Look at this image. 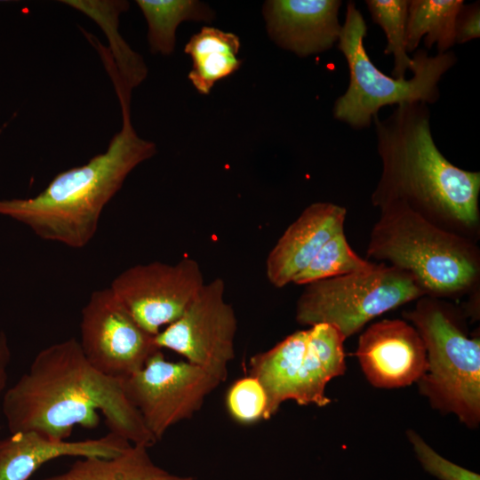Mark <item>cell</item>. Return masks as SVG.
Segmentation results:
<instances>
[{
  "instance_id": "obj_11",
  "label": "cell",
  "mask_w": 480,
  "mask_h": 480,
  "mask_svg": "<svg viewBox=\"0 0 480 480\" xmlns=\"http://www.w3.org/2000/svg\"><path fill=\"white\" fill-rule=\"evenodd\" d=\"M204 284L198 262L183 258L175 264L154 261L128 268L109 288L132 318L155 336L184 313Z\"/></svg>"
},
{
  "instance_id": "obj_22",
  "label": "cell",
  "mask_w": 480,
  "mask_h": 480,
  "mask_svg": "<svg viewBox=\"0 0 480 480\" xmlns=\"http://www.w3.org/2000/svg\"><path fill=\"white\" fill-rule=\"evenodd\" d=\"M372 20L385 33L387 46L384 53L393 55L392 77L404 79L413 68V60L406 50V24L408 0H367L365 1Z\"/></svg>"
},
{
  "instance_id": "obj_9",
  "label": "cell",
  "mask_w": 480,
  "mask_h": 480,
  "mask_svg": "<svg viewBox=\"0 0 480 480\" xmlns=\"http://www.w3.org/2000/svg\"><path fill=\"white\" fill-rule=\"evenodd\" d=\"M121 381L125 396L156 442L172 426L191 419L206 396L222 383L188 361L166 360L161 349L142 369Z\"/></svg>"
},
{
  "instance_id": "obj_27",
  "label": "cell",
  "mask_w": 480,
  "mask_h": 480,
  "mask_svg": "<svg viewBox=\"0 0 480 480\" xmlns=\"http://www.w3.org/2000/svg\"><path fill=\"white\" fill-rule=\"evenodd\" d=\"M11 360V350L6 335L0 332V395L3 393L7 382V369Z\"/></svg>"
},
{
  "instance_id": "obj_19",
  "label": "cell",
  "mask_w": 480,
  "mask_h": 480,
  "mask_svg": "<svg viewBox=\"0 0 480 480\" xmlns=\"http://www.w3.org/2000/svg\"><path fill=\"white\" fill-rule=\"evenodd\" d=\"M463 0H411L406 24V50L412 52L421 39L427 49L436 44L438 53L455 43V21Z\"/></svg>"
},
{
  "instance_id": "obj_10",
  "label": "cell",
  "mask_w": 480,
  "mask_h": 480,
  "mask_svg": "<svg viewBox=\"0 0 480 480\" xmlns=\"http://www.w3.org/2000/svg\"><path fill=\"white\" fill-rule=\"evenodd\" d=\"M224 293L221 278L205 283L184 313L154 336L159 349L180 354L221 382L226 380L228 364L235 357L237 329L235 310Z\"/></svg>"
},
{
  "instance_id": "obj_1",
  "label": "cell",
  "mask_w": 480,
  "mask_h": 480,
  "mask_svg": "<svg viewBox=\"0 0 480 480\" xmlns=\"http://www.w3.org/2000/svg\"><path fill=\"white\" fill-rule=\"evenodd\" d=\"M11 434L34 431L65 441L76 426L97 428L104 417L110 432L148 448L156 443L122 381L96 370L79 341L70 338L40 350L28 370L4 394Z\"/></svg>"
},
{
  "instance_id": "obj_13",
  "label": "cell",
  "mask_w": 480,
  "mask_h": 480,
  "mask_svg": "<svg viewBox=\"0 0 480 480\" xmlns=\"http://www.w3.org/2000/svg\"><path fill=\"white\" fill-rule=\"evenodd\" d=\"M356 356L368 381L380 388L417 382L428 366L420 335L401 319H384L370 325L359 337Z\"/></svg>"
},
{
  "instance_id": "obj_15",
  "label": "cell",
  "mask_w": 480,
  "mask_h": 480,
  "mask_svg": "<svg viewBox=\"0 0 480 480\" xmlns=\"http://www.w3.org/2000/svg\"><path fill=\"white\" fill-rule=\"evenodd\" d=\"M347 210L329 202L309 204L284 230L266 260V276L276 288L292 283L321 248L344 231Z\"/></svg>"
},
{
  "instance_id": "obj_6",
  "label": "cell",
  "mask_w": 480,
  "mask_h": 480,
  "mask_svg": "<svg viewBox=\"0 0 480 480\" xmlns=\"http://www.w3.org/2000/svg\"><path fill=\"white\" fill-rule=\"evenodd\" d=\"M420 335L428 366L417 381L433 408L453 413L468 428L480 421V340L470 338L453 309L425 295L404 314Z\"/></svg>"
},
{
  "instance_id": "obj_14",
  "label": "cell",
  "mask_w": 480,
  "mask_h": 480,
  "mask_svg": "<svg viewBox=\"0 0 480 480\" xmlns=\"http://www.w3.org/2000/svg\"><path fill=\"white\" fill-rule=\"evenodd\" d=\"M340 0H269L262 7L267 31L279 47L300 57L319 54L338 43Z\"/></svg>"
},
{
  "instance_id": "obj_26",
  "label": "cell",
  "mask_w": 480,
  "mask_h": 480,
  "mask_svg": "<svg viewBox=\"0 0 480 480\" xmlns=\"http://www.w3.org/2000/svg\"><path fill=\"white\" fill-rule=\"evenodd\" d=\"M480 37V4H463L455 21V43L464 44Z\"/></svg>"
},
{
  "instance_id": "obj_20",
  "label": "cell",
  "mask_w": 480,
  "mask_h": 480,
  "mask_svg": "<svg viewBox=\"0 0 480 480\" xmlns=\"http://www.w3.org/2000/svg\"><path fill=\"white\" fill-rule=\"evenodd\" d=\"M148 23V41L153 54L170 55L176 42V29L185 20L211 22L214 11L196 0H137Z\"/></svg>"
},
{
  "instance_id": "obj_12",
  "label": "cell",
  "mask_w": 480,
  "mask_h": 480,
  "mask_svg": "<svg viewBox=\"0 0 480 480\" xmlns=\"http://www.w3.org/2000/svg\"><path fill=\"white\" fill-rule=\"evenodd\" d=\"M78 341L96 370L119 380L142 369L159 350L154 336L132 318L109 287L94 291L83 308Z\"/></svg>"
},
{
  "instance_id": "obj_17",
  "label": "cell",
  "mask_w": 480,
  "mask_h": 480,
  "mask_svg": "<svg viewBox=\"0 0 480 480\" xmlns=\"http://www.w3.org/2000/svg\"><path fill=\"white\" fill-rule=\"evenodd\" d=\"M240 47L236 35L213 27H203L190 37L184 52L192 60L188 79L199 93L209 94L216 82L239 69Z\"/></svg>"
},
{
  "instance_id": "obj_3",
  "label": "cell",
  "mask_w": 480,
  "mask_h": 480,
  "mask_svg": "<svg viewBox=\"0 0 480 480\" xmlns=\"http://www.w3.org/2000/svg\"><path fill=\"white\" fill-rule=\"evenodd\" d=\"M116 92L123 125L107 151L57 174L36 196L0 200V215L27 225L44 240L72 248H82L92 239L103 209L129 173L156 153V144L140 138L132 124V91L118 86Z\"/></svg>"
},
{
  "instance_id": "obj_16",
  "label": "cell",
  "mask_w": 480,
  "mask_h": 480,
  "mask_svg": "<svg viewBox=\"0 0 480 480\" xmlns=\"http://www.w3.org/2000/svg\"><path fill=\"white\" fill-rule=\"evenodd\" d=\"M130 444L110 431L79 441H52L34 431L12 433L0 439V480H28L43 464L59 457H116Z\"/></svg>"
},
{
  "instance_id": "obj_23",
  "label": "cell",
  "mask_w": 480,
  "mask_h": 480,
  "mask_svg": "<svg viewBox=\"0 0 480 480\" xmlns=\"http://www.w3.org/2000/svg\"><path fill=\"white\" fill-rule=\"evenodd\" d=\"M374 264L359 257L348 244L344 231H341L325 243L292 283L306 285L318 280L364 271Z\"/></svg>"
},
{
  "instance_id": "obj_25",
  "label": "cell",
  "mask_w": 480,
  "mask_h": 480,
  "mask_svg": "<svg viewBox=\"0 0 480 480\" xmlns=\"http://www.w3.org/2000/svg\"><path fill=\"white\" fill-rule=\"evenodd\" d=\"M416 456L426 471L440 480H480V476L444 459L413 430L407 431Z\"/></svg>"
},
{
  "instance_id": "obj_18",
  "label": "cell",
  "mask_w": 480,
  "mask_h": 480,
  "mask_svg": "<svg viewBox=\"0 0 480 480\" xmlns=\"http://www.w3.org/2000/svg\"><path fill=\"white\" fill-rule=\"evenodd\" d=\"M43 480H194L172 474L151 460L148 447L131 444L116 457H84Z\"/></svg>"
},
{
  "instance_id": "obj_7",
  "label": "cell",
  "mask_w": 480,
  "mask_h": 480,
  "mask_svg": "<svg viewBox=\"0 0 480 480\" xmlns=\"http://www.w3.org/2000/svg\"><path fill=\"white\" fill-rule=\"evenodd\" d=\"M345 340L334 326L318 324L253 355L249 361V376L256 378L266 393L263 419H270L286 400L300 405L329 404L326 385L346 371Z\"/></svg>"
},
{
  "instance_id": "obj_2",
  "label": "cell",
  "mask_w": 480,
  "mask_h": 480,
  "mask_svg": "<svg viewBox=\"0 0 480 480\" xmlns=\"http://www.w3.org/2000/svg\"><path fill=\"white\" fill-rule=\"evenodd\" d=\"M375 125L381 173L372 204L403 205L462 236L479 225L480 173L452 164L438 149L423 102L402 103Z\"/></svg>"
},
{
  "instance_id": "obj_24",
  "label": "cell",
  "mask_w": 480,
  "mask_h": 480,
  "mask_svg": "<svg viewBox=\"0 0 480 480\" xmlns=\"http://www.w3.org/2000/svg\"><path fill=\"white\" fill-rule=\"evenodd\" d=\"M226 405L235 420L250 424L264 418L267 396L256 378L246 376L231 385L226 396Z\"/></svg>"
},
{
  "instance_id": "obj_4",
  "label": "cell",
  "mask_w": 480,
  "mask_h": 480,
  "mask_svg": "<svg viewBox=\"0 0 480 480\" xmlns=\"http://www.w3.org/2000/svg\"><path fill=\"white\" fill-rule=\"evenodd\" d=\"M380 210L367 257L409 273L426 295L468 292L478 282L479 252L469 238L448 231L403 205Z\"/></svg>"
},
{
  "instance_id": "obj_5",
  "label": "cell",
  "mask_w": 480,
  "mask_h": 480,
  "mask_svg": "<svg viewBox=\"0 0 480 480\" xmlns=\"http://www.w3.org/2000/svg\"><path fill=\"white\" fill-rule=\"evenodd\" d=\"M366 34L367 26L361 12L354 2H348L337 44L348 63L349 82L346 92L334 102L335 119L354 129H363L372 123L385 106L409 102L428 105L437 101L438 83L457 62L453 52L429 56L426 50L417 49L412 57V76L394 78L372 63L364 44Z\"/></svg>"
},
{
  "instance_id": "obj_21",
  "label": "cell",
  "mask_w": 480,
  "mask_h": 480,
  "mask_svg": "<svg viewBox=\"0 0 480 480\" xmlns=\"http://www.w3.org/2000/svg\"><path fill=\"white\" fill-rule=\"evenodd\" d=\"M67 4L83 12L99 24L108 37V48L125 84L132 90L147 76L142 57L133 52L118 33L119 14L128 9L127 1L68 0Z\"/></svg>"
},
{
  "instance_id": "obj_8",
  "label": "cell",
  "mask_w": 480,
  "mask_h": 480,
  "mask_svg": "<svg viewBox=\"0 0 480 480\" xmlns=\"http://www.w3.org/2000/svg\"><path fill=\"white\" fill-rule=\"evenodd\" d=\"M305 286L296 304L297 322L331 324L345 339L372 319L426 295L409 273L383 262Z\"/></svg>"
}]
</instances>
